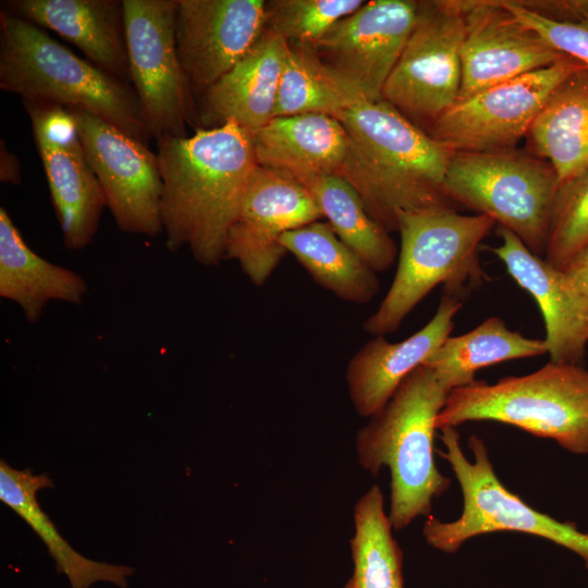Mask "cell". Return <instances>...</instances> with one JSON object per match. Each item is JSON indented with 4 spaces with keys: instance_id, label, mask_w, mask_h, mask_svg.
<instances>
[{
    "instance_id": "1",
    "label": "cell",
    "mask_w": 588,
    "mask_h": 588,
    "mask_svg": "<svg viewBox=\"0 0 588 588\" xmlns=\"http://www.w3.org/2000/svg\"><path fill=\"white\" fill-rule=\"evenodd\" d=\"M156 142L166 246L170 252L186 247L200 265L218 266L257 164L252 134L230 121Z\"/></svg>"
},
{
    "instance_id": "2",
    "label": "cell",
    "mask_w": 588,
    "mask_h": 588,
    "mask_svg": "<svg viewBox=\"0 0 588 588\" xmlns=\"http://www.w3.org/2000/svg\"><path fill=\"white\" fill-rule=\"evenodd\" d=\"M348 135L339 175L388 232L402 213L451 206L443 183L453 151L383 99L363 100L334 115Z\"/></svg>"
},
{
    "instance_id": "3",
    "label": "cell",
    "mask_w": 588,
    "mask_h": 588,
    "mask_svg": "<svg viewBox=\"0 0 588 588\" xmlns=\"http://www.w3.org/2000/svg\"><path fill=\"white\" fill-rule=\"evenodd\" d=\"M0 88L22 100L86 111L146 146L154 138L128 83L5 9L0 11Z\"/></svg>"
},
{
    "instance_id": "4",
    "label": "cell",
    "mask_w": 588,
    "mask_h": 588,
    "mask_svg": "<svg viewBox=\"0 0 588 588\" xmlns=\"http://www.w3.org/2000/svg\"><path fill=\"white\" fill-rule=\"evenodd\" d=\"M452 390L421 365L399 385L387 405L356 436L358 462L376 476L389 467V519L402 530L429 516L434 498L450 488L434 460L436 420Z\"/></svg>"
},
{
    "instance_id": "5",
    "label": "cell",
    "mask_w": 588,
    "mask_h": 588,
    "mask_svg": "<svg viewBox=\"0 0 588 588\" xmlns=\"http://www.w3.org/2000/svg\"><path fill=\"white\" fill-rule=\"evenodd\" d=\"M495 222L485 215H461L452 206L404 212L399 264L390 289L363 324L373 336L399 329L406 316L439 284L460 296L483 279L478 250Z\"/></svg>"
},
{
    "instance_id": "6",
    "label": "cell",
    "mask_w": 588,
    "mask_h": 588,
    "mask_svg": "<svg viewBox=\"0 0 588 588\" xmlns=\"http://www.w3.org/2000/svg\"><path fill=\"white\" fill-rule=\"evenodd\" d=\"M497 421L554 440L564 450L588 455V369L550 362L538 370L482 380L453 389L436 427Z\"/></svg>"
},
{
    "instance_id": "7",
    "label": "cell",
    "mask_w": 588,
    "mask_h": 588,
    "mask_svg": "<svg viewBox=\"0 0 588 588\" xmlns=\"http://www.w3.org/2000/svg\"><path fill=\"white\" fill-rule=\"evenodd\" d=\"M560 185L549 161L512 148L453 152L443 188L451 201L490 217L544 258Z\"/></svg>"
},
{
    "instance_id": "8",
    "label": "cell",
    "mask_w": 588,
    "mask_h": 588,
    "mask_svg": "<svg viewBox=\"0 0 588 588\" xmlns=\"http://www.w3.org/2000/svg\"><path fill=\"white\" fill-rule=\"evenodd\" d=\"M444 452L439 454L450 464L463 494V511L458 518L442 522L429 515L422 527L425 540L433 549L456 552L467 540L483 534L516 531L552 541L576 553L588 569V531L575 523L560 522L532 509L511 492L498 478L485 442L470 436L469 461L461 446L456 428L441 429Z\"/></svg>"
},
{
    "instance_id": "9",
    "label": "cell",
    "mask_w": 588,
    "mask_h": 588,
    "mask_svg": "<svg viewBox=\"0 0 588 588\" xmlns=\"http://www.w3.org/2000/svg\"><path fill=\"white\" fill-rule=\"evenodd\" d=\"M465 30L463 0L418 2L414 27L382 99L420 128L428 131L458 98Z\"/></svg>"
},
{
    "instance_id": "10",
    "label": "cell",
    "mask_w": 588,
    "mask_h": 588,
    "mask_svg": "<svg viewBox=\"0 0 588 588\" xmlns=\"http://www.w3.org/2000/svg\"><path fill=\"white\" fill-rule=\"evenodd\" d=\"M177 0H123L130 81L155 139L186 136L195 98L175 44Z\"/></svg>"
},
{
    "instance_id": "11",
    "label": "cell",
    "mask_w": 588,
    "mask_h": 588,
    "mask_svg": "<svg viewBox=\"0 0 588 588\" xmlns=\"http://www.w3.org/2000/svg\"><path fill=\"white\" fill-rule=\"evenodd\" d=\"M584 66L564 57L550 66L457 99L427 133L453 152L512 149L526 137L553 90Z\"/></svg>"
},
{
    "instance_id": "12",
    "label": "cell",
    "mask_w": 588,
    "mask_h": 588,
    "mask_svg": "<svg viewBox=\"0 0 588 588\" xmlns=\"http://www.w3.org/2000/svg\"><path fill=\"white\" fill-rule=\"evenodd\" d=\"M68 109L118 228L150 237L163 233L157 154L96 115Z\"/></svg>"
},
{
    "instance_id": "13",
    "label": "cell",
    "mask_w": 588,
    "mask_h": 588,
    "mask_svg": "<svg viewBox=\"0 0 588 588\" xmlns=\"http://www.w3.org/2000/svg\"><path fill=\"white\" fill-rule=\"evenodd\" d=\"M46 174L64 246L87 247L107 207L70 110L63 106L23 100Z\"/></svg>"
},
{
    "instance_id": "14",
    "label": "cell",
    "mask_w": 588,
    "mask_h": 588,
    "mask_svg": "<svg viewBox=\"0 0 588 588\" xmlns=\"http://www.w3.org/2000/svg\"><path fill=\"white\" fill-rule=\"evenodd\" d=\"M309 191L291 174L256 164L229 231L225 259L235 260L257 286L264 285L286 254L280 237L320 220Z\"/></svg>"
},
{
    "instance_id": "15",
    "label": "cell",
    "mask_w": 588,
    "mask_h": 588,
    "mask_svg": "<svg viewBox=\"0 0 588 588\" xmlns=\"http://www.w3.org/2000/svg\"><path fill=\"white\" fill-rule=\"evenodd\" d=\"M264 0H177L175 44L193 97H201L257 44Z\"/></svg>"
},
{
    "instance_id": "16",
    "label": "cell",
    "mask_w": 588,
    "mask_h": 588,
    "mask_svg": "<svg viewBox=\"0 0 588 588\" xmlns=\"http://www.w3.org/2000/svg\"><path fill=\"white\" fill-rule=\"evenodd\" d=\"M418 2L372 0L339 21L311 49L370 100L384 84L414 27Z\"/></svg>"
},
{
    "instance_id": "17",
    "label": "cell",
    "mask_w": 588,
    "mask_h": 588,
    "mask_svg": "<svg viewBox=\"0 0 588 588\" xmlns=\"http://www.w3.org/2000/svg\"><path fill=\"white\" fill-rule=\"evenodd\" d=\"M463 5L466 30L457 99L566 57L520 23L499 0H463Z\"/></svg>"
},
{
    "instance_id": "18",
    "label": "cell",
    "mask_w": 588,
    "mask_h": 588,
    "mask_svg": "<svg viewBox=\"0 0 588 588\" xmlns=\"http://www.w3.org/2000/svg\"><path fill=\"white\" fill-rule=\"evenodd\" d=\"M498 232L502 243L488 249L538 305L550 362L584 365L588 346V302L562 269L531 253L510 230L499 226Z\"/></svg>"
},
{
    "instance_id": "19",
    "label": "cell",
    "mask_w": 588,
    "mask_h": 588,
    "mask_svg": "<svg viewBox=\"0 0 588 588\" xmlns=\"http://www.w3.org/2000/svg\"><path fill=\"white\" fill-rule=\"evenodd\" d=\"M463 306L460 296L445 293L432 318L401 342L373 336L350 359L345 378L354 409L370 418L390 401L402 381L451 335Z\"/></svg>"
},
{
    "instance_id": "20",
    "label": "cell",
    "mask_w": 588,
    "mask_h": 588,
    "mask_svg": "<svg viewBox=\"0 0 588 588\" xmlns=\"http://www.w3.org/2000/svg\"><path fill=\"white\" fill-rule=\"evenodd\" d=\"M289 44L264 30L253 49L199 99V128L233 121L254 134L274 118Z\"/></svg>"
},
{
    "instance_id": "21",
    "label": "cell",
    "mask_w": 588,
    "mask_h": 588,
    "mask_svg": "<svg viewBox=\"0 0 588 588\" xmlns=\"http://www.w3.org/2000/svg\"><path fill=\"white\" fill-rule=\"evenodd\" d=\"M4 8L53 30L88 61L130 84L123 0H11Z\"/></svg>"
},
{
    "instance_id": "22",
    "label": "cell",
    "mask_w": 588,
    "mask_h": 588,
    "mask_svg": "<svg viewBox=\"0 0 588 588\" xmlns=\"http://www.w3.org/2000/svg\"><path fill=\"white\" fill-rule=\"evenodd\" d=\"M252 138L257 164L286 172L298 181L340 174L348 151L345 127L323 113L275 117Z\"/></svg>"
},
{
    "instance_id": "23",
    "label": "cell",
    "mask_w": 588,
    "mask_h": 588,
    "mask_svg": "<svg viewBox=\"0 0 588 588\" xmlns=\"http://www.w3.org/2000/svg\"><path fill=\"white\" fill-rule=\"evenodd\" d=\"M87 282L71 269L37 255L24 241L7 209L0 208V296L22 309L30 323L39 321L52 301L81 305Z\"/></svg>"
},
{
    "instance_id": "24",
    "label": "cell",
    "mask_w": 588,
    "mask_h": 588,
    "mask_svg": "<svg viewBox=\"0 0 588 588\" xmlns=\"http://www.w3.org/2000/svg\"><path fill=\"white\" fill-rule=\"evenodd\" d=\"M47 474L36 475L32 469H17L4 460L0 462V500L26 522L46 544L56 562L57 571L63 573L72 588H89L96 581H109L120 588L127 587V577L134 569L89 560L72 548L60 535L51 519L41 510L37 493L52 488Z\"/></svg>"
},
{
    "instance_id": "25",
    "label": "cell",
    "mask_w": 588,
    "mask_h": 588,
    "mask_svg": "<svg viewBox=\"0 0 588 588\" xmlns=\"http://www.w3.org/2000/svg\"><path fill=\"white\" fill-rule=\"evenodd\" d=\"M526 137L529 149L552 164L561 183L588 169V68L553 90Z\"/></svg>"
},
{
    "instance_id": "26",
    "label": "cell",
    "mask_w": 588,
    "mask_h": 588,
    "mask_svg": "<svg viewBox=\"0 0 588 588\" xmlns=\"http://www.w3.org/2000/svg\"><path fill=\"white\" fill-rule=\"evenodd\" d=\"M280 244L318 285L342 301L367 304L379 292L377 272L340 240L327 221L287 231Z\"/></svg>"
},
{
    "instance_id": "27",
    "label": "cell",
    "mask_w": 588,
    "mask_h": 588,
    "mask_svg": "<svg viewBox=\"0 0 588 588\" xmlns=\"http://www.w3.org/2000/svg\"><path fill=\"white\" fill-rule=\"evenodd\" d=\"M544 354L543 339L527 338L493 316L464 334L449 335L424 365L453 390L475 382L483 367Z\"/></svg>"
},
{
    "instance_id": "28",
    "label": "cell",
    "mask_w": 588,
    "mask_h": 588,
    "mask_svg": "<svg viewBox=\"0 0 588 588\" xmlns=\"http://www.w3.org/2000/svg\"><path fill=\"white\" fill-rule=\"evenodd\" d=\"M299 182L340 240L375 272H383L394 264L397 248L390 232L369 215L351 183L339 174L313 175Z\"/></svg>"
},
{
    "instance_id": "29",
    "label": "cell",
    "mask_w": 588,
    "mask_h": 588,
    "mask_svg": "<svg viewBox=\"0 0 588 588\" xmlns=\"http://www.w3.org/2000/svg\"><path fill=\"white\" fill-rule=\"evenodd\" d=\"M367 99L356 84L321 60L311 48L289 45L274 118L302 113L334 117Z\"/></svg>"
},
{
    "instance_id": "30",
    "label": "cell",
    "mask_w": 588,
    "mask_h": 588,
    "mask_svg": "<svg viewBox=\"0 0 588 588\" xmlns=\"http://www.w3.org/2000/svg\"><path fill=\"white\" fill-rule=\"evenodd\" d=\"M392 529L383 494L375 485L354 506L353 573L344 588H404L403 552Z\"/></svg>"
},
{
    "instance_id": "31",
    "label": "cell",
    "mask_w": 588,
    "mask_h": 588,
    "mask_svg": "<svg viewBox=\"0 0 588 588\" xmlns=\"http://www.w3.org/2000/svg\"><path fill=\"white\" fill-rule=\"evenodd\" d=\"M363 4L362 0L269 1L265 30L281 36L291 46L311 48Z\"/></svg>"
},
{
    "instance_id": "32",
    "label": "cell",
    "mask_w": 588,
    "mask_h": 588,
    "mask_svg": "<svg viewBox=\"0 0 588 588\" xmlns=\"http://www.w3.org/2000/svg\"><path fill=\"white\" fill-rule=\"evenodd\" d=\"M588 243V169L561 183L552 210L544 259L564 269Z\"/></svg>"
},
{
    "instance_id": "33",
    "label": "cell",
    "mask_w": 588,
    "mask_h": 588,
    "mask_svg": "<svg viewBox=\"0 0 588 588\" xmlns=\"http://www.w3.org/2000/svg\"><path fill=\"white\" fill-rule=\"evenodd\" d=\"M499 1L555 50L588 68V21L559 22L526 9L518 1Z\"/></svg>"
},
{
    "instance_id": "34",
    "label": "cell",
    "mask_w": 588,
    "mask_h": 588,
    "mask_svg": "<svg viewBox=\"0 0 588 588\" xmlns=\"http://www.w3.org/2000/svg\"><path fill=\"white\" fill-rule=\"evenodd\" d=\"M526 9L559 22L588 21V0L518 1Z\"/></svg>"
},
{
    "instance_id": "35",
    "label": "cell",
    "mask_w": 588,
    "mask_h": 588,
    "mask_svg": "<svg viewBox=\"0 0 588 588\" xmlns=\"http://www.w3.org/2000/svg\"><path fill=\"white\" fill-rule=\"evenodd\" d=\"M563 271L588 302V243L572 257Z\"/></svg>"
},
{
    "instance_id": "36",
    "label": "cell",
    "mask_w": 588,
    "mask_h": 588,
    "mask_svg": "<svg viewBox=\"0 0 588 588\" xmlns=\"http://www.w3.org/2000/svg\"><path fill=\"white\" fill-rule=\"evenodd\" d=\"M0 181L17 185L22 181L21 166L17 157L9 151L1 140L0 145Z\"/></svg>"
}]
</instances>
